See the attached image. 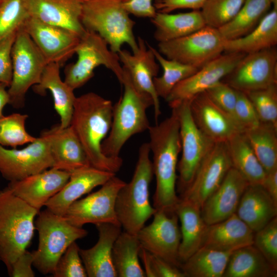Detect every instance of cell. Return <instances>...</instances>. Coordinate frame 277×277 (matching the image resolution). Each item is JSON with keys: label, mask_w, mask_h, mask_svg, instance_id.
I'll use <instances>...</instances> for the list:
<instances>
[{"label": "cell", "mask_w": 277, "mask_h": 277, "mask_svg": "<svg viewBox=\"0 0 277 277\" xmlns=\"http://www.w3.org/2000/svg\"><path fill=\"white\" fill-rule=\"evenodd\" d=\"M113 105L92 92L76 97L70 126L81 142L91 166L116 173L123 165L120 157L105 156L101 145L110 130Z\"/></svg>", "instance_id": "obj_1"}, {"label": "cell", "mask_w": 277, "mask_h": 277, "mask_svg": "<svg viewBox=\"0 0 277 277\" xmlns=\"http://www.w3.org/2000/svg\"><path fill=\"white\" fill-rule=\"evenodd\" d=\"M149 131L150 151L153 154L152 168L156 179L153 207L156 210L175 211L180 200L176 194V169L181 151L180 126L175 112L154 126Z\"/></svg>", "instance_id": "obj_2"}, {"label": "cell", "mask_w": 277, "mask_h": 277, "mask_svg": "<svg viewBox=\"0 0 277 277\" xmlns=\"http://www.w3.org/2000/svg\"><path fill=\"white\" fill-rule=\"evenodd\" d=\"M120 82L124 86V92L113 105L111 127L101 145L103 153L111 157L120 156L122 148L132 136L148 129L146 111L153 106L152 97L133 83L124 68Z\"/></svg>", "instance_id": "obj_3"}, {"label": "cell", "mask_w": 277, "mask_h": 277, "mask_svg": "<svg viewBox=\"0 0 277 277\" xmlns=\"http://www.w3.org/2000/svg\"><path fill=\"white\" fill-rule=\"evenodd\" d=\"M150 152L149 143L140 146L132 177L120 189L116 198L118 221L124 231L132 234L136 235L156 211L149 198V185L153 175Z\"/></svg>", "instance_id": "obj_4"}, {"label": "cell", "mask_w": 277, "mask_h": 277, "mask_svg": "<svg viewBox=\"0 0 277 277\" xmlns=\"http://www.w3.org/2000/svg\"><path fill=\"white\" fill-rule=\"evenodd\" d=\"M38 212L8 187L0 190V259L9 274L31 241Z\"/></svg>", "instance_id": "obj_5"}, {"label": "cell", "mask_w": 277, "mask_h": 277, "mask_svg": "<svg viewBox=\"0 0 277 277\" xmlns=\"http://www.w3.org/2000/svg\"><path fill=\"white\" fill-rule=\"evenodd\" d=\"M81 22L86 30L103 38L114 52L117 53L124 44L132 52L137 48L133 33L135 23L122 0H83Z\"/></svg>", "instance_id": "obj_6"}, {"label": "cell", "mask_w": 277, "mask_h": 277, "mask_svg": "<svg viewBox=\"0 0 277 277\" xmlns=\"http://www.w3.org/2000/svg\"><path fill=\"white\" fill-rule=\"evenodd\" d=\"M38 214L35 228L38 234V245L37 249L32 252L33 266L43 274H52L58 260L68 246L85 237L88 232L47 209Z\"/></svg>", "instance_id": "obj_7"}, {"label": "cell", "mask_w": 277, "mask_h": 277, "mask_svg": "<svg viewBox=\"0 0 277 277\" xmlns=\"http://www.w3.org/2000/svg\"><path fill=\"white\" fill-rule=\"evenodd\" d=\"M75 54L77 55L76 61L67 65L64 70V82L73 90L86 84L100 66L110 70L121 81L123 68L118 54L112 51L97 33L86 30L80 38Z\"/></svg>", "instance_id": "obj_8"}, {"label": "cell", "mask_w": 277, "mask_h": 277, "mask_svg": "<svg viewBox=\"0 0 277 277\" xmlns=\"http://www.w3.org/2000/svg\"><path fill=\"white\" fill-rule=\"evenodd\" d=\"M12 78L8 87L9 103L13 107L24 106L26 94L31 87L38 84L48 64L29 34L20 28L11 51Z\"/></svg>", "instance_id": "obj_9"}, {"label": "cell", "mask_w": 277, "mask_h": 277, "mask_svg": "<svg viewBox=\"0 0 277 277\" xmlns=\"http://www.w3.org/2000/svg\"><path fill=\"white\" fill-rule=\"evenodd\" d=\"M190 102L185 101L171 108L176 113L180 126L182 156L177 163L176 186L181 195L190 185L200 165L215 144L195 124Z\"/></svg>", "instance_id": "obj_10"}, {"label": "cell", "mask_w": 277, "mask_h": 277, "mask_svg": "<svg viewBox=\"0 0 277 277\" xmlns=\"http://www.w3.org/2000/svg\"><path fill=\"white\" fill-rule=\"evenodd\" d=\"M219 30L207 26L190 34L159 43L158 51L167 58L200 69L224 51Z\"/></svg>", "instance_id": "obj_11"}, {"label": "cell", "mask_w": 277, "mask_h": 277, "mask_svg": "<svg viewBox=\"0 0 277 277\" xmlns=\"http://www.w3.org/2000/svg\"><path fill=\"white\" fill-rule=\"evenodd\" d=\"M125 183L113 176L97 191L73 203L64 216L71 224L78 227L89 223L121 226L116 214L115 201L118 191Z\"/></svg>", "instance_id": "obj_12"}, {"label": "cell", "mask_w": 277, "mask_h": 277, "mask_svg": "<svg viewBox=\"0 0 277 277\" xmlns=\"http://www.w3.org/2000/svg\"><path fill=\"white\" fill-rule=\"evenodd\" d=\"M222 81L245 93L277 84L276 47L246 54Z\"/></svg>", "instance_id": "obj_13"}, {"label": "cell", "mask_w": 277, "mask_h": 277, "mask_svg": "<svg viewBox=\"0 0 277 277\" xmlns=\"http://www.w3.org/2000/svg\"><path fill=\"white\" fill-rule=\"evenodd\" d=\"M153 216L151 223L144 226L136 234L141 247L180 268L181 234L177 215L175 211L156 210Z\"/></svg>", "instance_id": "obj_14"}, {"label": "cell", "mask_w": 277, "mask_h": 277, "mask_svg": "<svg viewBox=\"0 0 277 277\" xmlns=\"http://www.w3.org/2000/svg\"><path fill=\"white\" fill-rule=\"evenodd\" d=\"M53 165L49 141L44 131L22 149H9L0 145V173L10 182L41 172Z\"/></svg>", "instance_id": "obj_15"}, {"label": "cell", "mask_w": 277, "mask_h": 277, "mask_svg": "<svg viewBox=\"0 0 277 277\" xmlns=\"http://www.w3.org/2000/svg\"><path fill=\"white\" fill-rule=\"evenodd\" d=\"M246 55L240 52H226L179 83L165 100L171 108L185 101H190L205 92L230 73Z\"/></svg>", "instance_id": "obj_16"}, {"label": "cell", "mask_w": 277, "mask_h": 277, "mask_svg": "<svg viewBox=\"0 0 277 277\" xmlns=\"http://www.w3.org/2000/svg\"><path fill=\"white\" fill-rule=\"evenodd\" d=\"M232 167L226 143H216L200 165L189 187L180 198L202 208Z\"/></svg>", "instance_id": "obj_17"}, {"label": "cell", "mask_w": 277, "mask_h": 277, "mask_svg": "<svg viewBox=\"0 0 277 277\" xmlns=\"http://www.w3.org/2000/svg\"><path fill=\"white\" fill-rule=\"evenodd\" d=\"M45 57L47 64L61 66L75 54L80 37L63 28L30 17L22 26Z\"/></svg>", "instance_id": "obj_18"}, {"label": "cell", "mask_w": 277, "mask_h": 277, "mask_svg": "<svg viewBox=\"0 0 277 277\" xmlns=\"http://www.w3.org/2000/svg\"><path fill=\"white\" fill-rule=\"evenodd\" d=\"M190 107L197 127L215 143H226L244 131L234 117L216 106L205 92L193 97Z\"/></svg>", "instance_id": "obj_19"}, {"label": "cell", "mask_w": 277, "mask_h": 277, "mask_svg": "<svg viewBox=\"0 0 277 277\" xmlns=\"http://www.w3.org/2000/svg\"><path fill=\"white\" fill-rule=\"evenodd\" d=\"M137 48L130 53L121 49L118 53L123 68L127 72L133 83L141 90L149 94L153 101L154 118L157 121L161 114L159 97L153 84L157 76L159 64L149 45L139 36L137 38Z\"/></svg>", "instance_id": "obj_20"}, {"label": "cell", "mask_w": 277, "mask_h": 277, "mask_svg": "<svg viewBox=\"0 0 277 277\" xmlns=\"http://www.w3.org/2000/svg\"><path fill=\"white\" fill-rule=\"evenodd\" d=\"M249 185L245 177L232 167L201 209L205 223L213 224L235 213L242 195Z\"/></svg>", "instance_id": "obj_21"}, {"label": "cell", "mask_w": 277, "mask_h": 277, "mask_svg": "<svg viewBox=\"0 0 277 277\" xmlns=\"http://www.w3.org/2000/svg\"><path fill=\"white\" fill-rule=\"evenodd\" d=\"M70 172L49 168L22 180L10 182L8 188L16 196L38 212L65 186Z\"/></svg>", "instance_id": "obj_22"}, {"label": "cell", "mask_w": 277, "mask_h": 277, "mask_svg": "<svg viewBox=\"0 0 277 277\" xmlns=\"http://www.w3.org/2000/svg\"><path fill=\"white\" fill-rule=\"evenodd\" d=\"M114 175L115 173L91 166L72 171L67 183L46 202L45 206L53 213L64 216L73 203L94 188L102 186Z\"/></svg>", "instance_id": "obj_23"}, {"label": "cell", "mask_w": 277, "mask_h": 277, "mask_svg": "<svg viewBox=\"0 0 277 277\" xmlns=\"http://www.w3.org/2000/svg\"><path fill=\"white\" fill-rule=\"evenodd\" d=\"M83 0H29L30 17L67 29L81 37L86 30L81 22Z\"/></svg>", "instance_id": "obj_24"}, {"label": "cell", "mask_w": 277, "mask_h": 277, "mask_svg": "<svg viewBox=\"0 0 277 277\" xmlns=\"http://www.w3.org/2000/svg\"><path fill=\"white\" fill-rule=\"evenodd\" d=\"M53 161L52 168L70 172L91 166L85 151L72 128L60 125L44 131Z\"/></svg>", "instance_id": "obj_25"}, {"label": "cell", "mask_w": 277, "mask_h": 277, "mask_svg": "<svg viewBox=\"0 0 277 277\" xmlns=\"http://www.w3.org/2000/svg\"><path fill=\"white\" fill-rule=\"evenodd\" d=\"M95 226L98 232L97 243L90 248L80 250L87 276L117 277L112 251L122 227L111 223H101Z\"/></svg>", "instance_id": "obj_26"}, {"label": "cell", "mask_w": 277, "mask_h": 277, "mask_svg": "<svg viewBox=\"0 0 277 277\" xmlns=\"http://www.w3.org/2000/svg\"><path fill=\"white\" fill-rule=\"evenodd\" d=\"M254 232L235 213L207 226L201 247L230 252L252 245Z\"/></svg>", "instance_id": "obj_27"}, {"label": "cell", "mask_w": 277, "mask_h": 277, "mask_svg": "<svg viewBox=\"0 0 277 277\" xmlns=\"http://www.w3.org/2000/svg\"><path fill=\"white\" fill-rule=\"evenodd\" d=\"M235 214L254 232L277 216V203L261 185H249L240 199Z\"/></svg>", "instance_id": "obj_28"}, {"label": "cell", "mask_w": 277, "mask_h": 277, "mask_svg": "<svg viewBox=\"0 0 277 277\" xmlns=\"http://www.w3.org/2000/svg\"><path fill=\"white\" fill-rule=\"evenodd\" d=\"M61 65L49 63L46 66L39 83L33 86L35 93L44 95L47 90L51 92L54 107L60 117V126L66 128L70 126L76 96L71 88L60 76Z\"/></svg>", "instance_id": "obj_29"}, {"label": "cell", "mask_w": 277, "mask_h": 277, "mask_svg": "<svg viewBox=\"0 0 277 277\" xmlns=\"http://www.w3.org/2000/svg\"><path fill=\"white\" fill-rule=\"evenodd\" d=\"M175 212L181 223L179 256L183 263L201 247L207 225L202 217L201 208L187 200L180 198Z\"/></svg>", "instance_id": "obj_30"}, {"label": "cell", "mask_w": 277, "mask_h": 277, "mask_svg": "<svg viewBox=\"0 0 277 277\" xmlns=\"http://www.w3.org/2000/svg\"><path fill=\"white\" fill-rule=\"evenodd\" d=\"M150 19L155 27L154 38L159 43L183 37L206 26L200 10L176 14L156 12Z\"/></svg>", "instance_id": "obj_31"}, {"label": "cell", "mask_w": 277, "mask_h": 277, "mask_svg": "<svg viewBox=\"0 0 277 277\" xmlns=\"http://www.w3.org/2000/svg\"><path fill=\"white\" fill-rule=\"evenodd\" d=\"M277 7H272L257 26L247 35L225 41L224 51L251 53L276 46Z\"/></svg>", "instance_id": "obj_32"}, {"label": "cell", "mask_w": 277, "mask_h": 277, "mask_svg": "<svg viewBox=\"0 0 277 277\" xmlns=\"http://www.w3.org/2000/svg\"><path fill=\"white\" fill-rule=\"evenodd\" d=\"M277 270L252 244L231 253L223 277H276Z\"/></svg>", "instance_id": "obj_33"}, {"label": "cell", "mask_w": 277, "mask_h": 277, "mask_svg": "<svg viewBox=\"0 0 277 277\" xmlns=\"http://www.w3.org/2000/svg\"><path fill=\"white\" fill-rule=\"evenodd\" d=\"M226 143L232 167L240 172L250 185H262L266 171L244 132L234 135Z\"/></svg>", "instance_id": "obj_34"}, {"label": "cell", "mask_w": 277, "mask_h": 277, "mask_svg": "<svg viewBox=\"0 0 277 277\" xmlns=\"http://www.w3.org/2000/svg\"><path fill=\"white\" fill-rule=\"evenodd\" d=\"M272 7L270 0H245L235 16L218 30L225 41L243 37L257 26Z\"/></svg>", "instance_id": "obj_35"}, {"label": "cell", "mask_w": 277, "mask_h": 277, "mask_svg": "<svg viewBox=\"0 0 277 277\" xmlns=\"http://www.w3.org/2000/svg\"><path fill=\"white\" fill-rule=\"evenodd\" d=\"M141 245L136 235L121 232L112 251V262L118 277H145L139 262Z\"/></svg>", "instance_id": "obj_36"}, {"label": "cell", "mask_w": 277, "mask_h": 277, "mask_svg": "<svg viewBox=\"0 0 277 277\" xmlns=\"http://www.w3.org/2000/svg\"><path fill=\"white\" fill-rule=\"evenodd\" d=\"M232 252L201 247L180 268L185 277H223Z\"/></svg>", "instance_id": "obj_37"}, {"label": "cell", "mask_w": 277, "mask_h": 277, "mask_svg": "<svg viewBox=\"0 0 277 277\" xmlns=\"http://www.w3.org/2000/svg\"><path fill=\"white\" fill-rule=\"evenodd\" d=\"M244 133L266 172L277 168V126L264 122Z\"/></svg>", "instance_id": "obj_38"}, {"label": "cell", "mask_w": 277, "mask_h": 277, "mask_svg": "<svg viewBox=\"0 0 277 277\" xmlns=\"http://www.w3.org/2000/svg\"><path fill=\"white\" fill-rule=\"evenodd\" d=\"M156 61L163 69V74L153 79L154 87L158 96L165 100L181 81L193 74L199 69L166 58L150 46Z\"/></svg>", "instance_id": "obj_39"}, {"label": "cell", "mask_w": 277, "mask_h": 277, "mask_svg": "<svg viewBox=\"0 0 277 277\" xmlns=\"http://www.w3.org/2000/svg\"><path fill=\"white\" fill-rule=\"evenodd\" d=\"M29 0H0V42L17 31L30 17Z\"/></svg>", "instance_id": "obj_40"}, {"label": "cell", "mask_w": 277, "mask_h": 277, "mask_svg": "<svg viewBox=\"0 0 277 277\" xmlns=\"http://www.w3.org/2000/svg\"><path fill=\"white\" fill-rule=\"evenodd\" d=\"M27 114L14 113L0 117V145L16 148L17 146L31 143L36 137L27 132L25 123Z\"/></svg>", "instance_id": "obj_41"}, {"label": "cell", "mask_w": 277, "mask_h": 277, "mask_svg": "<svg viewBox=\"0 0 277 277\" xmlns=\"http://www.w3.org/2000/svg\"><path fill=\"white\" fill-rule=\"evenodd\" d=\"M245 0H207L200 10L206 26L219 29L237 14Z\"/></svg>", "instance_id": "obj_42"}, {"label": "cell", "mask_w": 277, "mask_h": 277, "mask_svg": "<svg viewBox=\"0 0 277 277\" xmlns=\"http://www.w3.org/2000/svg\"><path fill=\"white\" fill-rule=\"evenodd\" d=\"M245 94L252 104L260 122L277 126V84Z\"/></svg>", "instance_id": "obj_43"}, {"label": "cell", "mask_w": 277, "mask_h": 277, "mask_svg": "<svg viewBox=\"0 0 277 277\" xmlns=\"http://www.w3.org/2000/svg\"><path fill=\"white\" fill-rule=\"evenodd\" d=\"M253 245L277 270V216L254 232Z\"/></svg>", "instance_id": "obj_44"}, {"label": "cell", "mask_w": 277, "mask_h": 277, "mask_svg": "<svg viewBox=\"0 0 277 277\" xmlns=\"http://www.w3.org/2000/svg\"><path fill=\"white\" fill-rule=\"evenodd\" d=\"M75 242L71 244L58 260L52 275L54 277H86L87 272Z\"/></svg>", "instance_id": "obj_45"}, {"label": "cell", "mask_w": 277, "mask_h": 277, "mask_svg": "<svg viewBox=\"0 0 277 277\" xmlns=\"http://www.w3.org/2000/svg\"><path fill=\"white\" fill-rule=\"evenodd\" d=\"M139 257L142 260L146 276L185 277L182 270L163 259L141 248Z\"/></svg>", "instance_id": "obj_46"}, {"label": "cell", "mask_w": 277, "mask_h": 277, "mask_svg": "<svg viewBox=\"0 0 277 277\" xmlns=\"http://www.w3.org/2000/svg\"><path fill=\"white\" fill-rule=\"evenodd\" d=\"M205 92L216 106L234 117L237 99L236 90L224 82L220 81L208 89Z\"/></svg>", "instance_id": "obj_47"}, {"label": "cell", "mask_w": 277, "mask_h": 277, "mask_svg": "<svg viewBox=\"0 0 277 277\" xmlns=\"http://www.w3.org/2000/svg\"><path fill=\"white\" fill-rule=\"evenodd\" d=\"M234 117L244 131L256 126L261 122L252 104L247 95L244 92L239 91H237Z\"/></svg>", "instance_id": "obj_48"}, {"label": "cell", "mask_w": 277, "mask_h": 277, "mask_svg": "<svg viewBox=\"0 0 277 277\" xmlns=\"http://www.w3.org/2000/svg\"><path fill=\"white\" fill-rule=\"evenodd\" d=\"M17 31L0 42V83L8 88L12 78L11 51Z\"/></svg>", "instance_id": "obj_49"}, {"label": "cell", "mask_w": 277, "mask_h": 277, "mask_svg": "<svg viewBox=\"0 0 277 277\" xmlns=\"http://www.w3.org/2000/svg\"><path fill=\"white\" fill-rule=\"evenodd\" d=\"M207 0H155L153 6L157 12L170 13L180 9L200 10Z\"/></svg>", "instance_id": "obj_50"}, {"label": "cell", "mask_w": 277, "mask_h": 277, "mask_svg": "<svg viewBox=\"0 0 277 277\" xmlns=\"http://www.w3.org/2000/svg\"><path fill=\"white\" fill-rule=\"evenodd\" d=\"M125 9L136 17L152 18L156 13L153 0H122Z\"/></svg>", "instance_id": "obj_51"}, {"label": "cell", "mask_w": 277, "mask_h": 277, "mask_svg": "<svg viewBox=\"0 0 277 277\" xmlns=\"http://www.w3.org/2000/svg\"><path fill=\"white\" fill-rule=\"evenodd\" d=\"M33 256L27 250L22 253L13 264L9 275L13 277H34L32 266Z\"/></svg>", "instance_id": "obj_52"}, {"label": "cell", "mask_w": 277, "mask_h": 277, "mask_svg": "<svg viewBox=\"0 0 277 277\" xmlns=\"http://www.w3.org/2000/svg\"><path fill=\"white\" fill-rule=\"evenodd\" d=\"M261 185L277 203V168L266 172Z\"/></svg>", "instance_id": "obj_53"}, {"label": "cell", "mask_w": 277, "mask_h": 277, "mask_svg": "<svg viewBox=\"0 0 277 277\" xmlns=\"http://www.w3.org/2000/svg\"><path fill=\"white\" fill-rule=\"evenodd\" d=\"M7 88L6 85L0 83V117L3 115L4 108L9 103V97Z\"/></svg>", "instance_id": "obj_54"}, {"label": "cell", "mask_w": 277, "mask_h": 277, "mask_svg": "<svg viewBox=\"0 0 277 277\" xmlns=\"http://www.w3.org/2000/svg\"><path fill=\"white\" fill-rule=\"evenodd\" d=\"M272 5V7H277V0H270Z\"/></svg>", "instance_id": "obj_55"}]
</instances>
